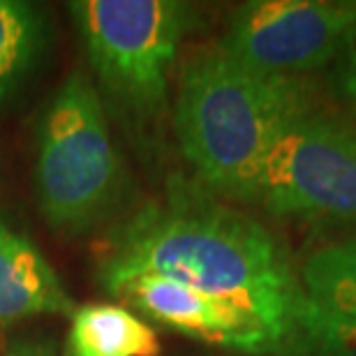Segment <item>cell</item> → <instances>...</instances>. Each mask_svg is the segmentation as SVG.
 Masks as SVG:
<instances>
[{
    "instance_id": "cell-9",
    "label": "cell",
    "mask_w": 356,
    "mask_h": 356,
    "mask_svg": "<svg viewBox=\"0 0 356 356\" xmlns=\"http://www.w3.org/2000/svg\"><path fill=\"white\" fill-rule=\"evenodd\" d=\"M56 24L44 5L0 0V106L17 99L54 51Z\"/></svg>"
},
{
    "instance_id": "cell-11",
    "label": "cell",
    "mask_w": 356,
    "mask_h": 356,
    "mask_svg": "<svg viewBox=\"0 0 356 356\" xmlns=\"http://www.w3.org/2000/svg\"><path fill=\"white\" fill-rule=\"evenodd\" d=\"M298 280L308 303L331 315L356 319V236L312 250Z\"/></svg>"
},
{
    "instance_id": "cell-10",
    "label": "cell",
    "mask_w": 356,
    "mask_h": 356,
    "mask_svg": "<svg viewBox=\"0 0 356 356\" xmlns=\"http://www.w3.org/2000/svg\"><path fill=\"white\" fill-rule=\"evenodd\" d=\"M158 331L120 303H86L72 312L63 356H160Z\"/></svg>"
},
{
    "instance_id": "cell-14",
    "label": "cell",
    "mask_w": 356,
    "mask_h": 356,
    "mask_svg": "<svg viewBox=\"0 0 356 356\" xmlns=\"http://www.w3.org/2000/svg\"><path fill=\"white\" fill-rule=\"evenodd\" d=\"M343 92H345V99H347V104H350L352 113L356 116V65H352L343 76Z\"/></svg>"
},
{
    "instance_id": "cell-12",
    "label": "cell",
    "mask_w": 356,
    "mask_h": 356,
    "mask_svg": "<svg viewBox=\"0 0 356 356\" xmlns=\"http://www.w3.org/2000/svg\"><path fill=\"white\" fill-rule=\"evenodd\" d=\"M296 333L312 356H356V319L331 315L305 298Z\"/></svg>"
},
{
    "instance_id": "cell-7",
    "label": "cell",
    "mask_w": 356,
    "mask_h": 356,
    "mask_svg": "<svg viewBox=\"0 0 356 356\" xmlns=\"http://www.w3.org/2000/svg\"><path fill=\"white\" fill-rule=\"evenodd\" d=\"M123 298L146 319L204 345L241 354H273L282 347L248 312L162 275H139L120 284Z\"/></svg>"
},
{
    "instance_id": "cell-3",
    "label": "cell",
    "mask_w": 356,
    "mask_h": 356,
    "mask_svg": "<svg viewBox=\"0 0 356 356\" xmlns=\"http://www.w3.org/2000/svg\"><path fill=\"white\" fill-rule=\"evenodd\" d=\"M33 181L47 225L72 236L104 225L123 204V158L111 137L104 99L83 70L67 74L42 106Z\"/></svg>"
},
{
    "instance_id": "cell-6",
    "label": "cell",
    "mask_w": 356,
    "mask_h": 356,
    "mask_svg": "<svg viewBox=\"0 0 356 356\" xmlns=\"http://www.w3.org/2000/svg\"><path fill=\"white\" fill-rule=\"evenodd\" d=\"M354 33L352 0H252L234 12L218 47L259 72L296 76L324 67Z\"/></svg>"
},
{
    "instance_id": "cell-1",
    "label": "cell",
    "mask_w": 356,
    "mask_h": 356,
    "mask_svg": "<svg viewBox=\"0 0 356 356\" xmlns=\"http://www.w3.org/2000/svg\"><path fill=\"white\" fill-rule=\"evenodd\" d=\"M139 275H162L248 312L284 347L296 336L301 280L280 238L259 220L174 185L167 199L120 220L97 248L106 294Z\"/></svg>"
},
{
    "instance_id": "cell-8",
    "label": "cell",
    "mask_w": 356,
    "mask_h": 356,
    "mask_svg": "<svg viewBox=\"0 0 356 356\" xmlns=\"http://www.w3.org/2000/svg\"><path fill=\"white\" fill-rule=\"evenodd\" d=\"M74 298L42 250L0 213V324L70 315Z\"/></svg>"
},
{
    "instance_id": "cell-13",
    "label": "cell",
    "mask_w": 356,
    "mask_h": 356,
    "mask_svg": "<svg viewBox=\"0 0 356 356\" xmlns=\"http://www.w3.org/2000/svg\"><path fill=\"white\" fill-rule=\"evenodd\" d=\"M7 356H54V354L42 343H19L12 347Z\"/></svg>"
},
{
    "instance_id": "cell-5",
    "label": "cell",
    "mask_w": 356,
    "mask_h": 356,
    "mask_svg": "<svg viewBox=\"0 0 356 356\" xmlns=\"http://www.w3.org/2000/svg\"><path fill=\"white\" fill-rule=\"evenodd\" d=\"M254 202L270 216L356 225V130L324 113H303L273 141Z\"/></svg>"
},
{
    "instance_id": "cell-4",
    "label": "cell",
    "mask_w": 356,
    "mask_h": 356,
    "mask_svg": "<svg viewBox=\"0 0 356 356\" xmlns=\"http://www.w3.org/2000/svg\"><path fill=\"white\" fill-rule=\"evenodd\" d=\"M67 12L102 99L141 125L160 116L195 7L181 0H74Z\"/></svg>"
},
{
    "instance_id": "cell-2",
    "label": "cell",
    "mask_w": 356,
    "mask_h": 356,
    "mask_svg": "<svg viewBox=\"0 0 356 356\" xmlns=\"http://www.w3.org/2000/svg\"><path fill=\"white\" fill-rule=\"evenodd\" d=\"M312 111L296 76L266 74L220 47L195 51L178 74L174 127L183 158L216 192L254 202L273 141Z\"/></svg>"
}]
</instances>
